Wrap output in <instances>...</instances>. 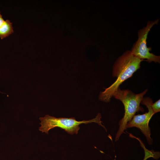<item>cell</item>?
<instances>
[{
    "label": "cell",
    "mask_w": 160,
    "mask_h": 160,
    "mask_svg": "<svg viewBox=\"0 0 160 160\" xmlns=\"http://www.w3.org/2000/svg\"><path fill=\"white\" fill-rule=\"evenodd\" d=\"M143 60L134 56L131 51H127L120 56L114 63L112 75L116 77V81L110 87L101 92L99 99L102 101L108 102L114 92L119 88L123 82L131 77L140 67V63Z\"/></svg>",
    "instance_id": "6da1fadb"
},
{
    "label": "cell",
    "mask_w": 160,
    "mask_h": 160,
    "mask_svg": "<svg viewBox=\"0 0 160 160\" xmlns=\"http://www.w3.org/2000/svg\"><path fill=\"white\" fill-rule=\"evenodd\" d=\"M148 91L135 94L129 89L121 90L119 88L113 93V97L121 101L124 106V113L123 118L119 122V127L116 134L115 141L118 140L124 131L127 125L136 112H143V108L140 105L144 96Z\"/></svg>",
    "instance_id": "7a4b0ae2"
},
{
    "label": "cell",
    "mask_w": 160,
    "mask_h": 160,
    "mask_svg": "<svg viewBox=\"0 0 160 160\" xmlns=\"http://www.w3.org/2000/svg\"><path fill=\"white\" fill-rule=\"evenodd\" d=\"M101 115L98 113L96 117L88 121L83 120L78 121L74 117L70 118L60 117L57 118L47 115L44 117H41L39 119L41 121V126L39 128V131L42 133L48 134L49 131L53 128L58 127L64 130L68 133L73 135L77 134L80 129L79 125L81 124H87L95 122L101 126L106 130L104 126L102 124L101 121Z\"/></svg>",
    "instance_id": "3957f363"
},
{
    "label": "cell",
    "mask_w": 160,
    "mask_h": 160,
    "mask_svg": "<svg viewBox=\"0 0 160 160\" xmlns=\"http://www.w3.org/2000/svg\"><path fill=\"white\" fill-rule=\"evenodd\" d=\"M158 22V20L154 21H149L146 26L139 31L137 40L131 51L132 54L136 57L143 60L145 59L149 63L154 62L160 63V56H156L150 53L151 49L147 47L146 44V40L149 32L152 27Z\"/></svg>",
    "instance_id": "277c9868"
},
{
    "label": "cell",
    "mask_w": 160,
    "mask_h": 160,
    "mask_svg": "<svg viewBox=\"0 0 160 160\" xmlns=\"http://www.w3.org/2000/svg\"><path fill=\"white\" fill-rule=\"evenodd\" d=\"M153 103L151 99L148 97H143L141 103L146 106L148 111L143 114L135 115L132 119L127 123V128L136 127L138 128L145 136L149 145H152L153 140L151 137V133L149 125V121L155 114L151 105Z\"/></svg>",
    "instance_id": "5b68a950"
},
{
    "label": "cell",
    "mask_w": 160,
    "mask_h": 160,
    "mask_svg": "<svg viewBox=\"0 0 160 160\" xmlns=\"http://www.w3.org/2000/svg\"><path fill=\"white\" fill-rule=\"evenodd\" d=\"M13 33L12 23L8 20L4 22L0 27V38L2 39Z\"/></svg>",
    "instance_id": "8992f818"
},
{
    "label": "cell",
    "mask_w": 160,
    "mask_h": 160,
    "mask_svg": "<svg viewBox=\"0 0 160 160\" xmlns=\"http://www.w3.org/2000/svg\"><path fill=\"white\" fill-rule=\"evenodd\" d=\"M140 145L144 150L145 156L143 160H146L150 157H152L155 159H158L160 157V152H155L152 150H149L147 149L143 142H140Z\"/></svg>",
    "instance_id": "52a82bcc"
},
{
    "label": "cell",
    "mask_w": 160,
    "mask_h": 160,
    "mask_svg": "<svg viewBox=\"0 0 160 160\" xmlns=\"http://www.w3.org/2000/svg\"><path fill=\"white\" fill-rule=\"evenodd\" d=\"M151 108L155 113L160 111V100H159L151 105Z\"/></svg>",
    "instance_id": "ba28073f"
},
{
    "label": "cell",
    "mask_w": 160,
    "mask_h": 160,
    "mask_svg": "<svg viewBox=\"0 0 160 160\" xmlns=\"http://www.w3.org/2000/svg\"><path fill=\"white\" fill-rule=\"evenodd\" d=\"M4 21L5 20L3 19L0 11V27L3 24Z\"/></svg>",
    "instance_id": "9c48e42d"
}]
</instances>
